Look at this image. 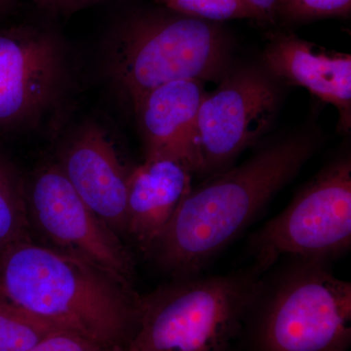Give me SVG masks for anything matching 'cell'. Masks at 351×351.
<instances>
[{
    "instance_id": "cell-1",
    "label": "cell",
    "mask_w": 351,
    "mask_h": 351,
    "mask_svg": "<svg viewBox=\"0 0 351 351\" xmlns=\"http://www.w3.org/2000/svg\"><path fill=\"white\" fill-rule=\"evenodd\" d=\"M318 143L315 130L289 132L243 163L209 176L191 188L147 253L174 277L200 274L299 174Z\"/></svg>"
},
{
    "instance_id": "cell-2",
    "label": "cell",
    "mask_w": 351,
    "mask_h": 351,
    "mask_svg": "<svg viewBox=\"0 0 351 351\" xmlns=\"http://www.w3.org/2000/svg\"><path fill=\"white\" fill-rule=\"evenodd\" d=\"M0 295L59 329L120 351L138 326L141 297L94 263L23 240L0 255Z\"/></svg>"
},
{
    "instance_id": "cell-3",
    "label": "cell",
    "mask_w": 351,
    "mask_h": 351,
    "mask_svg": "<svg viewBox=\"0 0 351 351\" xmlns=\"http://www.w3.org/2000/svg\"><path fill=\"white\" fill-rule=\"evenodd\" d=\"M232 38L221 24L172 11L143 14L117 34L108 68L133 107L167 83L219 82L232 66Z\"/></svg>"
},
{
    "instance_id": "cell-4",
    "label": "cell",
    "mask_w": 351,
    "mask_h": 351,
    "mask_svg": "<svg viewBox=\"0 0 351 351\" xmlns=\"http://www.w3.org/2000/svg\"><path fill=\"white\" fill-rule=\"evenodd\" d=\"M329 263L289 257L261 276L248 311L255 314L258 351L348 350L351 284L335 276Z\"/></svg>"
},
{
    "instance_id": "cell-5",
    "label": "cell",
    "mask_w": 351,
    "mask_h": 351,
    "mask_svg": "<svg viewBox=\"0 0 351 351\" xmlns=\"http://www.w3.org/2000/svg\"><path fill=\"white\" fill-rule=\"evenodd\" d=\"M262 274L174 277L141 297L137 329L120 351H230Z\"/></svg>"
},
{
    "instance_id": "cell-6",
    "label": "cell",
    "mask_w": 351,
    "mask_h": 351,
    "mask_svg": "<svg viewBox=\"0 0 351 351\" xmlns=\"http://www.w3.org/2000/svg\"><path fill=\"white\" fill-rule=\"evenodd\" d=\"M351 245V158L339 157L307 182L280 214L250 240L254 267L267 271L280 258L331 262Z\"/></svg>"
},
{
    "instance_id": "cell-7",
    "label": "cell",
    "mask_w": 351,
    "mask_h": 351,
    "mask_svg": "<svg viewBox=\"0 0 351 351\" xmlns=\"http://www.w3.org/2000/svg\"><path fill=\"white\" fill-rule=\"evenodd\" d=\"M281 83L263 66H230L198 112L200 174L211 176L269 131L280 108Z\"/></svg>"
},
{
    "instance_id": "cell-8",
    "label": "cell",
    "mask_w": 351,
    "mask_h": 351,
    "mask_svg": "<svg viewBox=\"0 0 351 351\" xmlns=\"http://www.w3.org/2000/svg\"><path fill=\"white\" fill-rule=\"evenodd\" d=\"M29 207L38 228L58 250L130 283L133 260L119 234L85 204L58 164L46 166L36 175Z\"/></svg>"
},
{
    "instance_id": "cell-9",
    "label": "cell",
    "mask_w": 351,
    "mask_h": 351,
    "mask_svg": "<svg viewBox=\"0 0 351 351\" xmlns=\"http://www.w3.org/2000/svg\"><path fill=\"white\" fill-rule=\"evenodd\" d=\"M59 46L32 29L0 32V127L36 117L57 92L62 71Z\"/></svg>"
},
{
    "instance_id": "cell-10",
    "label": "cell",
    "mask_w": 351,
    "mask_h": 351,
    "mask_svg": "<svg viewBox=\"0 0 351 351\" xmlns=\"http://www.w3.org/2000/svg\"><path fill=\"white\" fill-rule=\"evenodd\" d=\"M57 164L85 204L117 234L126 233L129 171L104 129L82 127Z\"/></svg>"
},
{
    "instance_id": "cell-11",
    "label": "cell",
    "mask_w": 351,
    "mask_h": 351,
    "mask_svg": "<svg viewBox=\"0 0 351 351\" xmlns=\"http://www.w3.org/2000/svg\"><path fill=\"white\" fill-rule=\"evenodd\" d=\"M262 66L281 84L304 88L338 112V130L351 127V55L319 47L291 32H277L262 55Z\"/></svg>"
},
{
    "instance_id": "cell-12",
    "label": "cell",
    "mask_w": 351,
    "mask_h": 351,
    "mask_svg": "<svg viewBox=\"0 0 351 351\" xmlns=\"http://www.w3.org/2000/svg\"><path fill=\"white\" fill-rule=\"evenodd\" d=\"M204 82L179 80L152 90L133 106L145 157H165L200 174L197 119Z\"/></svg>"
},
{
    "instance_id": "cell-13",
    "label": "cell",
    "mask_w": 351,
    "mask_h": 351,
    "mask_svg": "<svg viewBox=\"0 0 351 351\" xmlns=\"http://www.w3.org/2000/svg\"><path fill=\"white\" fill-rule=\"evenodd\" d=\"M193 175L184 164L165 157H145L129 171L126 233L145 252L193 188Z\"/></svg>"
},
{
    "instance_id": "cell-14",
    "label": "cell",
    "mask_w": 351,
    "mask_h": 351,
    "mask_svg": "<svg viewBox=\"0 0 351 351\" xmlns=\"http://www.w3.org/2000/svg\"><path fill=\"white\" fill-rule=\"evenodd\" d=\"M29 216L24 191L17 176L0 160V255L29 239Z\"/></svg>"
},
{
    "instance_id": "cell-15",
    "label": "cell",
    "mask_w": 351,
    "mask_h": 351,
    "mask_svg": "<svg viewBox=\"0 0 351 351\" xmlns=\"http://www.w3.org/2000/svg\"><path fill=\"white\" fill-rule=\"evenodd\" d=\"M59 328L46 322L0 295V351H29Z\"/></svg>"
},
{
    "instance_id": "cell-16",
    "label": "cell",
    "mask_w": 351,
    "mask_h": 351,
    "mask_svg": "<svg viewBox=\"0 0 351 351\" xmlns=\"http://www.w3.org/2000/svg\"><path fill=\"white\" fill-rule=\"evenodd\" d=\"M172 12L208 21L221 23L228 20H258L255 9L248 0H157Z\"/></svg>"
},
{
    "instance_id": "cell-17",
    "label": "cell",
    "mask_w": 351,
    "mask_h": 351,
    "mask_svg": "<svg viewBox=\"0 0 351 351\" xmlns=\"http://www.w3.org/2000/svg\"><path fill=\"white\" fill-rule=\"evenodd\" d=\"M351 0H277V22L302 24L326 18H346Z\"/></svg>"
},
{
    "instance_id": "cell-18",
    "label": "cell",
    "mask_w": 351,
    "mask_h": 351,
    "mask_svg": "<svg viewBox=\"0 0 351 351\" xmlns=\"http://www.w3.org/2000/svg\"><path fill=\"white\" fill-rule=\"evenodd\" d=\"M29 351H112L66 330H56Z\"/></svg>"
},
{
    "instance_id": "cell-19",
    "label": "cell",
    "mask_w": 351,
    "mask_h": 351,
    "mask_svg": "<svg viewBox=\"0 0 351 351\" xmlns=\"http://www.w3.org/2000/svg\"><path fill=\"white\" fill-rule=\"evenodd\" d=\"M34 3L43 9L55 13L75 12L84 7L93 5L104 0H34Z\"/></svg>"
},
{
    "instance_id": "cell-20",
    "label": "cell",
    "mask_w": 351,
    "mask_h": 351,
    "mask_svg": "<svg viewBox=\"0 0 351 351\" xmlns=\"http://www.w3.org/2000/svg\"><path fill=\"white\" fill-rule=\"evenodd\" d=\"M258 14V21L276 25L277 0H248Z\"/></svg>"
},
{
    "instance_id": "cell-21",
    "label": "cell",
    "mask_w": 351,
    "mask_h": 351,
    "mask_svg": "<svg viewBox=\"0 0 351 351\" xmlns=\"http://www.w3.org/2000/svg\"><path fill=\"white\" fill-rule=\"evenodd\" d=\"M3 1H5V0H0V4H1Z\"/></svg>"
},
{
    "instance_id": "cell-22",
    "label": "cell",
    "mask_w": 351,
    "mask_h": 351,
    "mask_svg": "<svg viewBox=\"0 0 351 351\" xmlns=\"http://www.w3.org/2000/svg\"><path fill=\"white\" fill-rule=\"evenodd\" d=\"M331 351H343V350H331Z\"/></svg>"
}]
</instances>
